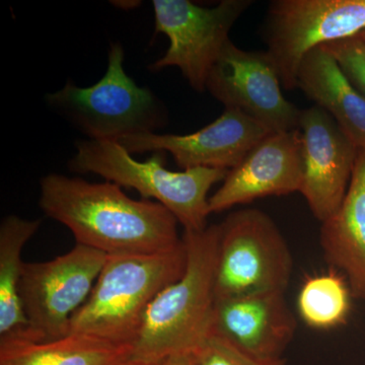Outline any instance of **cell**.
Returning <instances> with one entry per match:
<instances>
[{
	"mask_svg": "<svg viewBox=\"0 0 365 365\" xmlns=\"http://www.w3.org/2000/svg\"><path fill=\"white\" fill-rule=\"evenodd\" d=\"M277 69L267 51H246L228 41L209 72L206 91L272 133L297 130L302 111L281 91Z\"/></svg>",
	"mask_w": 365,
	"mask_h": 365,
	"instance_id": "10",
	"label": "cell"
},
{
	"mask_svg": "<svg viewBox=\"0 0 365 365\" xmlns=\"http://www.w3.org/2000/svg\"><path fill=\"white\" fill-rule=\"evenodd\" d=\"M304 155L299 129L269 134L209 197L210 213H220L268 196L299 192Z\"/></svg>",
	"mask_w": 365,
	"mask_h": 365,
	"instance_id": "13",
	"label": "cell"
},
{
	"mask_svg": "<svg viewBox=\"0 0 365 365\" xmlns=\"http://www.w3.org/2000/svg\"><path fill=\"white\" fill-rule=\"evenodd\" d=\"M297 88L333 117L359 150H365V98L353 88L323 46L302 60Z\"/></svg>",
	"mask_w": 365,
	"mask_h": 365,
	"instance_id": "16",
	"label": "cell"
},
{
	"mask_svg": "<svg viewBox=\"0 0 365 365\" xmlns=\"http://www.w3.org/2000/svg\"><path fill=\"white\" fill-rule=\"evenodd\" d=\"M220 225L184 232L185 273L150 302L133 344L132 359L163 362L173 355L194 353L210 332L215 309Z\"/></svg>",
	"mask_w": 365,
	"mask_h": 365,
	"instance_id": "2",
	"label": "cell"
},
{
	"mask_svg": "<svg viewBox=\"0 0 365 365\" xmlns=\"http://www.w3.org/2000/svg\"><path fill=\"white\" fill-rule=\"evenodd\" d=\"M297 323L284 292L216 299L210 332L255 359H282Z\"/></svg>",
	"mask_w": 365,
	"mask_h": 365,
	"instance_id": "14",
	"label": "cell"
},
{
	"mask_svg": "<svg viewBox=\"0 0 365 365\" xmlns=\"http://www.w3.org/2000/svg\"><path fill=\"white\" fill-rule=\"evenodd\" d=\"M323 47L332 55L353 88L365 98V42L355 36Z\"/></svg>",
	"mask_w": 365,
	"mask_h": 365,
	"instance_id": "21",
	"label": "cell"
},
{
	"mask_svg": "<svg viewBox=\"0 0 365 365\" xmlns=\"http://www.w3.org/2000/svg\"><path fill=\"white\" fill-rule=\"evenodd\" d=\"M132 1L130 2H128V1H117L116 2V6H119V7H124V9H126V7H134L135 6V4H140V2H134L133 4H131Z\"/></svg>",
	"mask_w": 365,
	"mask_h": 365,
	"instance_id": "24",
	"label": "cell"
},
{
	"mask_svg": "<svg viewBox=\"0 0 365 365\" xmlns=\"http://www.w3.org/2000/svg\"><path fill=\"white\" fill-rule=\"evenodd\" d=\"M319 244L331 269L342 274L352 297L365 300V150H359L347 193L322 222Z\"/></svg>",
	"mask_w": 365,
	"mask_h": 365,
	"instance_id": "15",
	"label": "cell"
},
{
	"mask_svg": "<svg viewBox=\"0 0 365 365\" xmlns=\"http://www.w3.org/2000/svg\"><path fill=\"white\" fill-rule=\"evenodd\" d=\"M163 365H194L193 353L173 355L165 359Z\"/></svg>",
	"mask_w": 365,
	"mask_h": 365,
	"instance_id": "22",
	"label": "cell"
},
{
	"mask_svg": "<svg viewBox=\"0 0 365 365\" xmlns=\"http://www.w3.org/2000/svg\"><path fill=\"white\" fill-rule=\"evenodd\" d=\"M364 30L365 0H274L264 36L281 86L292 91L309 52Z\"/></svg>",
	"mask_w": 365,
	"mask_h": 365,
	"instance_id": "7",
	"label": "cell"
},
{
	"mask_svg": "<svg viewBox=\"0 0 365 365\" xmlns=\"http://www.w3.org/2000/svg\"><path fill=\"white\" fill-rule=\"evenodd\" d=\"M351 289L344 276L331 269L304 280L297 295V312L314 330H332L344 325L351 312Z\"/></svg>",
	"mask_w": 365,
	"mask_h": 365,
	"instance_id": "19",
	"label": "cell"
},
{
	"mask_svg": "<svg viewBox=\"0 0 365 365\" xmlns=\"http://www.w3.org/2000/svg\"><path fill=\"white\" fill-rule=\"evenodd\" d=\"M40 225L41 220L18 215L6 216L0 223V340H31L20 297L21 253Z\"/></svg>",
	"mask_w": 365,
	"mask_h": 365,
	"instance_id": "18",
	"label": "cell"
},
{
	"mask_svg": "<svg viewBox=\"0 0 365 365\" xmlns=\"http://www.w3.org/2000/svg\"><path fill=\"white\" fill-rule=\"evenodd\" d=\"M252 4L251 0H222L206 9L188 0H153L155 33L165 34L170 47L150 71L176 66L192 88L203 93L209 72L230 41V30Z\"/></svg>",
	"mask_w": 365,
	"mask_h": 365,
	"instance_id": "9",
	"label": "cell"
},
{
	"mask_svg": "<svg viewBox=\"0 0 365 365\" xmlns=\"http://www.w3.org/2000/svg\"><path fill=\"white\" fill-rule=\"evenodd\" d=\"M124 50L112 43L105 76L79 88L68 81L46 95L50 109L91 140L119 141L126 136L155 133L167 124V110L148 88L137 85L124 71Z\"/></svg>",
	"mask_w": 365,
	"mask_h": 365,
	"instance_id": "5",
	"label": "cell"
},
{
	"mask_svg": "<svg viewBox=\"0 0 365 365\" xmlns=\"http://www.w3.org/2000/svg\"><path fill=\"white\" fill-rule=\"evenodd\" d=\"M359 37L365 42V30L362 31V32L359 34Z\"/></svg>",
	"mask_w": 365,
	"mask_h": 365,
	"instance_id": "25",
	"label": "cell"
},
{
	"mask_svg": "<svg viewBox=\"0 0 365 365\" xmlns=\"http://www.w3.org/2000/svg\"><path fill=\"white\" fill-rule=\"evenodd\" d=\"M107 255L83 245L53 260L26 263L20 283L30 339L51 341L71 334V322L95 287Z\"/></svg>",
	"mask_w": 365,
	"mask_h": 365,
	"instance_id": "8",
	"label": "cell"
},
{
	"mask_svg": "<svg viewBox=\"0 0 365 365\" xmlns=\"http://www.w3.org/2000/svg\"><path fill=\"white\" fill-rule=\"evenodd\" d=\"M165 153L158 151L138 162L117 141L81 139L76 141L68 169L98 175L120 187L136 190L143 199H155L176 216L185 232L205 230L211 215L209 191L225 181L230 170L197 168L172 172L165 167Z\"/></svg>",
	"mask_w": 365,
	"mask_h": 365,
	"instance_id": "4",
	"label": "cell"
},
{
	"mask_svg": "<svg viewBox=\"0 0 365 365\" xmlns=\"http://www.w3.org/2000/svg\"><path fill=\"white\" fill-rule=\"evenodd\" d=\"M272 132L244 113L225 109L201 130L184 134H141L118 143L129 153H169L184 170L205 168L230 170Z\"/></svg>",
	"mask_w": 365,
	"mask_h": 365,
	"instance_id": "11",
	"label": "cell"
},
{
	"mask_svg": "<svg viewBox=\"0 0 365 365\" xmlns=\"http://www.w3.org/2000/svg\"><path fill=\"white\" fill-rule=\"evenodd\" d=\"M299 129L304 155L300 193L314 217L323 222L337 211L347 193L359 148L317 105L302 110Z\"/></svg>",
	"mask_w": 365,
	"mask_h": 365,
	"instance_id": "12",
	"label": "cell"
},
{
	"mask_svg": "<svg viewBox=\"0 0 365 365\" xmlns=\"http://www.w3.org/2000/svg\"><path fill=\"white\" fill-rule=\"evenodd\" d=\"M120 365H163V362L145 361V360H139L130 357V359H127L126 361Z\"/></svg>",
	"mask_w": 365,
	"mask_h": 365,
	"instance_id": "23",
	"label": "cell"
},
{
	"mask_svg": "<svg viewBox=\"0 0 365 365\" xmlns=\"http://www.w3.org/2000/svg\"><path fill=\"white\" fill-rule=\"evenodd\" d=\"M187 248L108 256L91 295L71 322V334L133 345L150 302L185 273Z\"/></svg>",
	"mask_w": 365,
	"mask_h": 365,
	"instance_id": "3",
	"label": "cell"
},
{
	"mask_svg": "<svg viewBox=\"0 0 365 365\" xmlns=\"http://www.w3.org/2000/svg\"><path fill=\"white\" fill-rule=\"evenodd\" d=\"M194 365H287L285 359H255L215 334H209L193 353Z\"/></svg>",
	"mask_w": 365,
	"mask_h": 365,
	"instance_id": "20",
	"label": "cell"
},
{
	"mask_svg": "<svg viewBox=\"0 0 365 365\" xmlns=\"http://www.w3.org/2000/svg\"><path fill=\"white\" fill-rule=\"evenodd\" d=\"M220 230L216 299L285 292L294 259L270 216L258 209H241L220 223Z\"/></svg>",
	"mask_w": 365,
	"mask_h": 365,
	"instance_id": "6",
	"label": "cell"
},
{
	"mask_svg": "<svg viewBox=\"0 0 365 365\" xmlns=\"http://www.w3.org/2000/svg\"><path fill=\"white\" fill-rule=\"evenodd\" d=\"M40 207L66 225L76 244L107 256L155 254L182 242L179 222L157 201L134 200L112 182L49 174L40 182Z\"/></svg>",
	"mask_w": 365,
	"mask_h": 365,
	"instance_id": "1",
	"label": "cell"
},
{
	"mask_svg": "<svg viewBox=\"0 0 365 365\" xmlns=\"http://www.w3.org/2000/svg\"><path fill=\"white\" fill-rule=\"evenodd\" d=\"M132 353L133 345L83 334L51 341H0V365H120Z\"/></svg>",
	"mask_w": 365,
	"mask_h": 365,
	"instance_id": "17",
	"label": "cell"
}]
</instances>
